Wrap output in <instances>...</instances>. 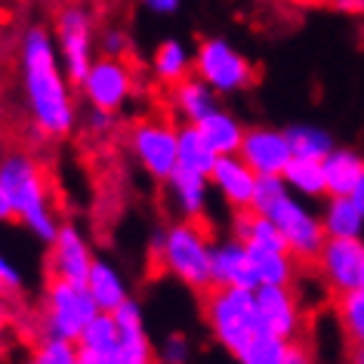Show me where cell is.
Returning a JSON list of instances; mask_svg holds the SVG:
<instances>
[{
  "mask_svg": "<svg viewBox=\"0 0 364 364\" xmlns=\"http://www.w3.org/2000/svg\"><path fill=\"white\" fill-rule=\"evenodd\" d=\"M361 287H364V284H361Z\"/></svg>",
  "mask_w": 364,
  "mask_h": 364,
  "instance_id": "46",
  "label": "cell"
},
{
  "mask_svg": "<svg viewBox=\"0 0 364 364\" xmlns=\"http://www.w3.org/2000/svg\"><path fill=\"white\" fill-rule=\"evenodd\" d=\"M164 188H167L170 207L182 216V220H201L207 213V207H210L213 186H210V176H207V173L188 170L179 164V167L167 176Z\"/></svg>",
  "mask_w": 364,
  "mask_h": 364,
  "instance_id": "17",
  "label": "cell"
},
{
  "mask_svg": "<svg viewBox=\"0 0 364 364\" xmlns=\"http://www.w3.org/2000/svg\"><path fill=\"white\" fill-rule=\"evenodd\" d=\"M19 77L31 127L41 139H65L77 127V102L71 77L59 59L53 31L28 25L19 41Z\"/></svg>",
  "mask_w": 364,
  "mask_h": 364,
  "instance_id": "1",
  "label": "cell"
},
{
  "mask_svg": "<svg viewBox=\"0 0 364 364\" xmlns=\"http://www.w3.org/2000/svg\"><path fill=\"white\" fill-rule=\"evenodd\" d=\"M142 10L151 13V16H161V19H167V16H176L182 10V0H139Z\"/></svg>",
  "mask_w": 364,
  "mask_h": 364,
  "instance_id": "39",
  "label": "cell"
},
{
  "mask_svg": "<svg viewBox=\"0 0 364 364\" xmlns=\"http://www.w3.org/2000/svg\"><path fill=\"white\" fill-rule=\"evenodd\" d=\"M93 244L75 223H62L56 238L50 241V272L53 278L80 281L84 284L90 269H93Z\"/></svg>",
  "mask_w": 364,
  "mask_h": 364,
  "instance_id": "14",
  "label": "cell"
},
{
  "mask_svg": "<svg viewBox=\"0 0 364 364\" xmlns=\"http://www.w3.org/2000/svg\"><path fill=\"white\" fill-rule=\"evenodd\" d=\"M284 352H287V340H281V336L262 331L257 333L253 340L244 346L238 352V364H281L284 361Z\"/></svg>",
  "mask_w": 364,
  "mask_h": 364,
  "instance_id": "32",
  "label": "cell"
},
{
  "mask_svg": "<svg viewBox=\"0 0 364 364\" xmlns=\"http://www.w3.org/2000/svg\"><path fill=\"white\" fill-rule=\"evenodd\" d=\"M253 275L257 287H294L299 275V259L290 250H266V247H250Z\"/></svg>",
  "mask_w": 364,
  "mask_h": 364,
  "instance_id": "24",
  "label": "cell"
},
{
  "mask_svg": "<svg viewBox=\"0 0 364 364\" xmlns=\"http://www.w3.org/2000/svg\"><path fill=\"white\" fill-rule=\"evenodd\" d=\"M318 213L327 238H364V207L352 195H327Z\"/></svg>",
  "mask_w": 364,
  "mask_h": 364,
  "instance_id": "22",
  "label": "cell"
},
{
  "mask_svg": "<svg viewBox=\"0 0 364 364\" xmlns=\"http://www.w3.org/2000/svg\"><path fill=\"white\" fill-rule=\"evenodd\" d=\"M210 278L213 287H250L257 290V275H253L250 247L238 241L235 235L213 241V257H210Z\"/></svg>",
  "mask_w": 364,
  "mask_h": 364,
  "instance_id": "16",
  "label": "cell"
},
{
  "mask_svg": "<svg viewBox=\"0 0 364 364\" xmlns=\"http://www.w3.org/2000/svg\"><path fill=\"white\" fill-rule=\"evenodd\" d=\"M13 220V207H10V195H6V186L0 179V223H10Z\"/></svg>",
  "mask_w": 364,
  "mask_h": 364,
  "instance_id": "40",
  "label": "cell"
},
{
  "mask_svg": "<svg viewBox=\"0 0 364 364\" xmlns=\"http://www.w3.org/2000/svg\"><path fill=\"white\" fill-rule=\"evenodd\" d=\"M130 151L142 173L154 182H167L179 167V124L167 117H142L130 127Z\"/></svg>",
  "mask_w": 364,
  "mask_h": 364,
  "instance_id": "9",
  "label": "cell"
},
{
  "mask_svg": "<svg viewBox=\"0 0 364 364\" xmlns=\"http://www.w3.org/2000/svg\"><path fill=\"white\" fill-rule=\"evenodd\" d=\"M195 75L207 80L220 96H238L253 87L257 68L238 43H232L223 34H213L195 47Z\"/></svg>",
  "mask_w": 364,
  "mask_h": 364,
  "instance_id": "6",
  "label": "cell"
},
{
  "mask_svg": "<svg viewBox=\"0 0 364 364\" xmlns=\"http://www.w3.org/2000/svg\"><path fill=\"white\" fill-rule=\"evenodd\" d=\"M0 161H4V133H0Z\"/></svg>",
  "mask_w": 364,
  "mask_h": 364,
  "instance_id": "44",
  "label": "cell"
},
{
  "mask_svg": "<svg viewBox=\"0 0 364 364\" xmlns=\"http://www.w3.org/2000/svg\"><path fill=\"white\" fill-rule=\"evenodd\" d=\"M114 117L112 112H99V108H90V117H87V130L96 133V136H105L114 130Z\"/></svg>",
  "mask_w": 364,
  "mask_h": 364,
  "instance_id": "38",
  "label": "cell"
},
{
  "mask_svg": "<svg viewBox=\"0 0 364 364\" xmlns=\"http://www.w3.org/2000/svg\"><path fill=\"white\" fill-rule=\"evenodd\" d=\"M220 93L201 80L198 75H188L186 80L170 87V108L182 124H198L201 117H207L213 108H220Z\"/></svg>",
  "mask_w": 364,
  "mask_h": 364,
  "instance_id": "20",
  "label": "cell"
},
{
  "mask_svg": "<svg viewBox=\"0 0 364 364\" xmlns=\"http://www.w3.org/2000/svg\"><path fill=\"white\" fill-rule=\"evenodd\" d=\"M238 154L250 164V170H257V176H284L287 164L294 161L287 130L269 127V124L247 127Z\"/></svg>",
  "mask_w": 364,
  "mask_h": 364,
  "instance_id": "12",
  "label": "cell"
},
{
  "mask_svg": "<svg viewBox=\"0 0 364 364\" xmlns=\"http://www.w3.org/2000/svg\"><path fill=\"white\" fill-rule=\"evenodd\" d=\"M232 235L238 241H244L247 247H266V250H287V241L281 229L275 225V220L259 210H238L232 223Z\"/></svg>",
  "mask_w": 364,
  "mask_h": 364,
  "instance_id": "26",
  "label": "cell"
},
{
  "mask_svg": "<svg viewBox=\"0 0 364 364\" xmlns=\"http://www.w3.org/2000/svg\"><path fill=\"white\" fill-rule=\"evenodd\" d=\"M99 50H102V56H124L127 53V34L117 31V28H108L102 38H99Z\"/></svg>",
  "mask_w": 364,
  "mask_h": 364,
  "instance_id": "37",
  "label": "cell"
},
{
  "mask_svg": "<svg viewBox=\"0 0 364 364\" xmlns=\"http://www.w3.org/2000/svg\"><path fill=\"white\" fill-rule=\"evenodd\" d=\"M312 266L327 294L343 296L358 290L364 284V238H327Z\"/></svg>",
  "mask_w": 364,
  "mask_h": 364,
  "instance_id": "11",
  "label": "cell"
},
{
  "mask_svg": "<svg viewBox=\"0 0 364 364\" xmlns=\"http://www.w3.org/2000/svg\"><path fill=\"white\" fill-rule=\"evenodd\" d=\"M31 364H80L77 340H68V336H56V333L43 331L38 346H34Z\"/></svg>",
  "mask_w": 364,
  "mask_h": 364,
  "instance_id": "31",
  "label": "cell"
},
{
  "mask_svg": "<svg viewBox=\"0 0 364 364\" xmlns=\"http://www.w3.org/2000/svg\"><path fill=\"white\" fill-rule=\"evenodd\" d=\"M336 10H343L349 16H361L364 13V0H336Z\"/></svg>",
  "mask_w": 364,
  "mask_h": 364,
  "instance_id": "41",
  "label": "cell"
},
{
  "mask_svg": "<svg viewBox=\"0 0 364 364\" xmlns=\"http://www.w3.org/2000/svg\"><path fill=\"white\" fill-rule=\"evenodd\" d=\"M99 315V306L87 284L65 278H50L41 299V321L47 333L77 340L87 331V324Z\"/></svg>",
  "mask_w": 364,
  "mask_h": 364,
  "instance_id": "7",
  "label": "cell"
},
{
  "mask_svg": "<svg viewBox=\"0 0 364 364\" xmlns=\"http://www.w3.org/2000/svg\"><path fill=\"white\" fill-rule=\"evenodd\" d=\"M216 161H220V154L210 149V142L201 136V130L195 124H179V164L182 167L210 176Z\"/></svg>",
  "mask_w": 364,
  "mask_h": 364,
  "instance_id": "30",
  "label": "cell"
},
{
  "mask_svg": "<svg viewBox=\"0 0 364 364\" xmlns=\"http://www.w3.org/2000/svg\"><path fill=\"white\" fill-rule=\"evenodd\" d=\"M281 364H318V361H315L312 346H309L303 336H299V340H290L287 343V352H284V361H281Z\"/></svg>",
  "mask_w": 364,
  "mask_h": 364,
  "instance_id": "36",
  "label": "cell"
},
{
  "mask_svg": "<svg viewBox=\"0 0 364 364\" xmlns=\"http://www.w3.org/2000/svg\"><path fill=\"white\" fill-rule=\"evenodd\" d=\"M112 318H114L117 336H121V349H124L127 364H154V343H151L149 324H145L142 306L130 296L124 306L114 309Z\"/></svg>",
  "mask_w": 364,
  "mask_h": 364,
  "instance_id": "18",
  "label": "cell"
},
{
  "mask_svg": "<svg viewBox=\"0 0 364 364\" xmlns=\"http://www.w3.org/2000/svg\"><path fill=\"white\" fill-rule=\"evenodd\" d=\"M336 321H340L343 333L349 336V343H355L364 333V287L336 296Z\"/></svg>",
  "mask_w": 364,
  "mask_h": 364,
  "instance_id": "33",
  "label": "cell"
},
{
  "mask_svg": "<svg viewBox=\"0 0 364 364\" xmlns=\"http://www.w3.org/2000/svg\"><path fill=\"white\" fill-rule=\"evenodd\" d=\"M201 312L204 324L210 336L223 346L232 358H238V352L247 346L253 336L266 331L257 303V290L250 287H210L201 294Z\"/></svg>",
  "mask_w": 364,
  "mask_h": 364,
  "instance_id": "5",
  "label": "cell"
},
{
  "mask_svg": "<svg viewBox=\"0 0 364 364\" xmlns=\"http://www.w3.org/2000/svg\"><path fill=\"white\" fill-rule=\"evenodd\" d=\"M257 303L259 315L269 333L281 336V340H299L306 331V309L299 303L294 287H257Z\"/></svg>",
  "mask_w": 364,
  "mask_h": 364,
  "instance_id": "13",
  "label": "cell"
},
{
  "mask_svg": "<svg viewBox=\"0 0 364 364\" xmlns=\"http://www.w3.org/2000/svg\"><path fill=\"white\" fill-rule=\"evenodd\" d=\"M352 198H355V201H358V204L364 207V173H361V179L355 182V188H352Z\"/></svg>",
  "mask_w": 364,
  "mask_h": 364,
  "instance_id": "43",
  "label": "cell"
},
{
  "mask_svg": "<svg viewBox=\"0 0 364 364\" xmlns=\"http://www.w3.org/2000/svg\"><path fill=\"white\" fill-rule=\"evenodd\" d=\"M87 290L93 294L99 312H114L117 306H124L127 299H130V287H127V278L124 272L114 266V262L108 259H99L93 262V269H90L87 275Z\"/></svg>",
  "mask_w": 364,
  "mask_h": 364,
  "instance_id": "23",
  "label": "cell"
},
{
  "mask_svg": "<svg viewBox=\"0 0 364 364\" xmlns=\"http://www.w3.org/2000/svg\"><path fill=\"white\" fill-rule=\"evenodd\" d=\"M287 130V139H290V149H294V158H315V161H324L336 145L333 133L327 127H318V124H306V121H296L284 127Z\"/></svg>",
  "mask_w": 364,
  "mask_h": 364,
  "instance_id": "29",
  "label": "cell"
},
{
  "mask_svg": "<svg viewBox=\"0 0 364 364\" xmlns=\"http://www.w3.org/2000/svg\"><path fill=\"white\" fill-rule=\"evenodd\" d=\"M161 364H188L192 361V340L186 333H170L167 340L161 343L158 352Z\"/></svg>",
  "mask_w": 364,
  "mask_h": 364,
  "instance_id": "34",
  "label": "cell"
},
{
  "mask_svg": "<svg viewBox=\"0 0 364 364\" xmlns=\"http://www.w3.org/2000/svg\"><path fill=\"white\" fill-rule=\"evenodd\" d=\"M287 188L303 201H324L327 198V179H324V164L315 158H294L284 170Z\"/></svg>",
  "mask_w": 364,
  "mask_h": 364,
  "instance_id": "28",
  "label": "cell"
},
{
  "mask_svg": "<svg viewBox=\"0 0 364 364\" xmlns=\"http://www.w3.org/2000/svg\"><path fill=\"white\" fill-rule=\"evenodd\" d=\"M195 127L201 130V136L210 142V149L216 154H238L241 139H244V133H247V127L241 124V117L223 105L213 108L207 117H201Z\"/></svg>",
  "mask_w": 364,
  "mask_h": 364,
  "instance_id": "25",
  "label": "cell"
},
{
  "mask_svg": "<svg viewBox=\"0 0 364 364\" xmlns=\"http://www.w3.org/2000/svg\"><path fill=\"white\" fill-rule=\"evenodd\" d=\"M355 343H358V346H361V349H364V333H361V336H358V340H355Z\"/></svg>",
  "mask_w": 364,
  "mask_h": 364,
  "instance_id": "45",
  "label": "cell"
},
{
  "mask_svg": "<svg viewBox=\"0 0 364 364\" xmlns=\"http://www.w3.org/2000/svg\"><path fill=\"white\" fill-rule=\"evenodd\" d=\"M149 250L161 272L176 278L182 287L207 294L213 287L210 278V257H213V238L201 225V220H179L151 232Z\"/></svg>",
  "mask_w": 364,
  "mask_h": 364,
  "instance_id": "2",
  "label": "cell"
},
{
  "mask_svg": "<svg viewBox=\"0 0 364 364\" xmlns=\"http://www.w3.org/2000/svg\"><path fill=\"white\" fill-rule=\"evenodd\" d=\"M321 164H324L327 195H352L355 182L364 173V154L358 149H349V145H336Z\"/></svg>",
  "mask_w": 364,
  "mask_h": 364,
  "instance_id": "27",
  "label": "cell"
},
{
  "mask_svg": "<svg viewBox=\"0 0 364 364\" xmlns=\"http://www.w3.org/2000/svg\"><path fill=\"white\" fill-rule=\"evenodd\" d=\"M257 170H250V164L241 154H220L216 167L210 170V186L220 195V201L229 210H250L253 198H257Z\"/></svg>",
  "mask_w": 364,
  "mask_h": 364,
  "instance_id": "15",
  "label": "cell"
},
{
  "mask_svg": "<svg viewBox=\"0 0 364 364\" xmlns=\"http://www.w3.org/2000/svg\"><path fill=\"white\" fill-rule=\"evenodd\" d=\"M53 41H56L59 59L65 65L71 84H80L96 59V19L84 4H68L56 13L53 22Z\"/></svg>",
  "mask_w": 364,
  "mask_h": 364,
  "instance_id": "8",
  "label": "cell"
},
{
  "mask_svg": "<svg viewBox=\"0 0 364 364\" xmlns=\"http://www.w3.org/2000/svg\"><path fill=\"white\" fill-rule=\"evenodd\" d=\"M151 75L158 84L173 87L195 75V50L179 38H164L151 53Z\"/></svg>",
  "mask_w": 364,
  "mask_h": 364,
  "instance_id": "21",
  "label": "cell"
},
{
  "mask_svg": "<svg viewBox=\"0 0 364 364\" xmlns=\"http://www.w3.org/2000/svg\"><path fill=\"white\" fill-rule=\"evenodd\" d=\"M0 179H4L6 195H10L13 220H19L38 241L50 244L56 238L62 220L56 213V204H53V192L43 167L31 154L13 151L4 154V161H0Z\"/></svg>",
  "mask_w": 364,
  "mask_h": 364,
  "instance_id": "3",
  "label": "cell"
},
{
  "mask_svg": "<svg viewBox=\"0 0 364 364\" xmlns=\"http://www.w3.org/2000/svg\"><path fill=\"white\" fill-rule=\"evenodd\" d=\"M22 284H25L22 272L16 269L6 257H0V296H10V294H16V290H22Z\"/></svg>",
  "mask_w": 364,
  "mask_h": 364,
  "instance_id": "35",
  "label": "cell"
},
{
  "mask_svg": "<svg viewBox=\"0 0 364 364\" xmlns=\"http://www.w3.org/2000/svg\"><path fill=\"white\" fill-rule=\"evenodd\" d=\"M253 210L275 220V225L287 241V250L294 253L299 262H315V257L321 253L324 241H327L321 213L312 210L309 201H303V198H296L290 192L284 176H259Z\"/></svg>",
  "mask_w": 364,
  "mask_h": 364,
  "instance_id": "4",
  "label": "cell"
},
{
  "mask_svg": "<svg viewBox=\"0 0 364 364\" xmlns=\"http://www.w3.org/2000/svg\"><path fill=\"white\" fill-rule=\"evenodd\" d=\"M80 364H127L112 312H99L77 336Z\"/></svg>",
  "mask_w": 364,
  "mask_h": 364,
  "instance_id": "19",
  "label": "cell"
},
{
  "mask_svg": "<svg viewBox=\"0 0 364 364\" xmlns=\"http://www.w3.org/2000/svg\"><path fill=\"white\" fill-rule=\"evenodd\" d=\"M77 87L90 108L117 114L136 96V75L124 62V56H96Z\"/></svg>",
  "mask_w": 364,
  "mask_h": 364,
  "instance_id": "10",
  "label": "cell"
},
{
  "mask_svg": "<svg viewBox=\"0 0 364 364\" xmlns=\"http://www.w3.org/2000/svg\"><path fill=\"white\" fill-rule=\"evenodd\" d=\"M346 364H364V349L358 343H349V349H346Z\"/></svg>",
  "mask_w": 364,
  "mask_h": 364,
  "instance_id": "42",
  "label": "cell"
}]
</instances>
